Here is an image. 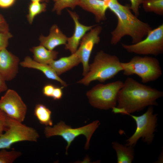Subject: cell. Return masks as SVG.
Segmentation results:
<instances>
[{"instance_id":"4","label":"cell","mask_w":163,"mask_h":163,"mask_svg":"<svg viewBox=\"0 0 163 163\" xmlns=\"http://www.w3.org/2000/svg\"><path fill=\"white\" fill-rule=\"evenodd\" d=\"M121 65L124 75H137L144 83L155 81L162 75L159 62L154 57L136 56Z\"/></svg>"},{"instance_id":"9","label":"cell","mask_w":163,"mask_h":163,"mask_svg":"<svg viewBox=\"0 0 163 163\" xmlns=\"http://www.w3.org/2000/svg\"><path fill=\"white\" fill-rule=\"evenodd\" d=\"M128 52L139 55L158 56L163 53V24L151 30L145 38L132 44L121 43Z\"/></svg>"},{"instance_id":"17","label":"cell","mask_w":163,"mask_h":163,"mask_svg":"<svg viewBox=\"0 0 163 163\" xmlns=\"http://www.w3.org/2000/svg\"><path fill=\"white\" fill-rule=\"evenodd\" d=\"M80 63V59L76 52L69 56L62 57L57 60H52L49 65L59 76Z\"/></svg>"},{"instance_id":"19","label":"cell","mask_w":163,"mask_h":163,"mask_svg":"<svg viewBox=\"0 0 163 163\" xmlns=\"http://www.w3.org/2000/svg\"><path fill=\"white\" fill-rule=\"evenodd\" d=\"M112 143L117 153L118 163H132L134 155L133 147L123 145L117 142Z\"/></svg>"},{"instance_id":"18","label":"cell","mask_w":163,"mask_h":163,"mask_svg":"<svg viewBox=\"0 0 163 163\" xmlns=\"http://www.w3.org/2000/svg\"><path fill=\"white\" fill-rule=\"evenodd\" d=\"M30 50L33 54L34 60L42 64H49L52 60L57 58L58 52L54 50H50L40 45L34 46Z\"/></svg>"},{"instance_id":"13","label":"cell","mask_w":163,"mask_h":163,"mask_svg":"<svg viewBox=\"0 0 163 163\" xmlns=\"http://www.w3.org/2000/svg\"><path fill=\"white\" fill-rule=\"evenodd\" d=\"M67 10L74 22L75 30L72 35L67 38L65 48L69 50L72 54L77 50L82 38L86 33L97 25L90 26L83 25L79 21V17L76 13L69 9Z\"/></svg>"},{"instance_id":"10","label":"cell","mask_w":163,"mask_h":163,"mask_svg":"<svg viewBox=\"0 0 163 163\" xmlns=\"http://www.w3.org/2000/svg\"><path fill=\"white\" fill-rule=\"evenodd\" d=\"M0 109L7 117L22 123L25 118L27 107L16 91L8 89L0 99Z\"/></svg>"},{"instance_id":"20","label":"cell","mask_w":163,"mask_h":163,"mask_svg":"<svg viewBox=\"0 0 163 163\" xmlns=\"http://www.w3.org/2000/svg\"><path fill=\"white\" fill-rule=\"evenodd\" d=\"M51 111L46 106L42 104H37L35 107L34 114L39 123L46 126H52Z\"/></svg>"},{"instance_id":"6","label":"cell","mask_w":163,"mask_h":163,"mask_svg":"<svg viewBox=\"0 0 163 163\" xmlns=\"http://www.w3.org/2000/svg\"><path fill=\"white\" fill-rule=\"evenodd\" d=\"M7 127L0 136V149H9L14 143L22 141L37 142L39 135L34 128L7 117Z\"/></svg>"},{"instance_id":"27","label":"cell","mask_w":163,"mask_h":163,"mask_svg":"<svg viewBox=\"0 0 163 163\" xmlns=\"http://www.w3.org/2000/svg\"><path fill=\"white\" fill-rule=\"evenodd\" d=\"M131 3V5L129 6L130 10H131L134 13V15L137 17L139 15V8L143 0H129Z\"/></svg>"},{"instance_id":"12","label":"cell","mask_w":163,"mask_h":163,"mask_svg":"<svg viewBox=\"0 0 163 163\" xmlns=\"http://www.w3.org/2000/svg\"><path fill=\"white\" fill-rule=\"evenodd\" d=\"M19 59L6 48L0 51V75L5 81L14 79L18 72Z\"/></svg>"},{"instance_id":"2","label":"cell","mask_w":163,"mask_h":163,"mask_svg":"<svg viewBox=\"0 0 163 163\" xmlns=\"http://www.w3.org/2000/svg\"><path fill=\"white\" fill-rule=\"evenodd\" d=\"M108 8L117 19V25L111 33L112 45H116L126 36L131 37L133 44L136 43L143 40L152 29L148 23L141 21L133 14L129 6L120 4L118 0H110Z\"/></svg>"},{"instance_id":"3","label":"cell","mask_w":163,"mask_h":163,"mask_svg":"<svg viewBox=\"0 0 163 163\" xmlns=\"http://www.w3.org/2000/svg\"><path fill=\"white\" fill-rule=\"evenodd\" d=\"M123 70L121 62L117 56L101 50L97 53L93 62L89 65L88 73L77 83L87 86L94 81L104 82Z\"/></svg>"},{"instance_id":"5","label":"cell","mask_w":163,"mask_h":163,"mask_svg":"<svg viewBox=\"0 0 163 163\" xmlns=\"http://www.w3.org/2000/svg\"><path fill=\"white\" fill-rule=\"evenodd\" d=\"M123 84L120 80L106 84H98L86 93L90 104L94 107L107 110L115 107L119 92Z\"/></svg>"},{"instance_id":"8","label":"cell","mask_w":163,"mask_h":163,"mask_svg":"<svg viewBox=\"0 0 163 163\" xmlns=\"http://www.w3.org/2000/svg\"><path fill=\"white\" fill-rule=\"evenodd\" d=\"M153 106H149L146 111L137 116L129 114L135 121L136 128L134 134L126 141V145L135 146L140 138L147 144L152 142L157 123V114L153 113Z\"/></svg>"},{"instance_id":"7","label":"cell","mask_w":163,"mask_h":163,"mask_svg":"<svg viewBox=\"0 0 163 163\" xmlns=\"http://www.w3.org/2000/svg\"><path fill=\"white\" fill-rule=\"evenodd\" d=\"M100 124L99 120H95L81 127L72 128L61 121L53 127L46 126L44 133L47 138L56 136H62L67 143L66 154L67 155V150L71 143L76 137L81 135H83L86 137L87 141L85 148L86 149H88L91 137Z\"/></svg>"},{"instance_id":"11","label":"cell","mask_w":163,"mask_h":163,"mask_svg":"<svg viewBox=\"0 0 163 163\" xmlns=\"http://www.w3.org/2000/svg\"><path fill=\"white\" fill-rule=\"evenodd\" d=\"M97 25L85 35L76 51L83 66V76L88 72L89 59L94 47L96 44H98L100 41L99 35L102 31V27Z\"/></svg>"},{"instance_id":"33","label":"cell","mask_w":163,"mask_h":163,"mask_svg":"<svg viewBox=\"0 0 163 163\" xmlns=\"http://www.w3.org/2000/svg\"><path fill=\"white\" fill-rule=\"evenodd\" d=\"M32 2H48L49 0H31Z\"/></svg>"},{"instance_id":"14","label":"cell","mask_w":163,"mask_h":163,"mask_svg":"<svg viewBox=\"0 0 163 163\" xmlns=\"http://www.w3.org/2000/svg\"><path fill=\"white\" fill-rule=\"evenodd\" d=\"M67 38L57 25L54 24L50 28L49 35L46 37L41 35L40 36L39 40L40 45L49 50H52L57 46L65 45L67 43Z\"/></svg>"},{"instance_id":"30","label":"cell","mask_w":163,"mask_h":163,"mask_svg":"<svg viewBox=\"0 0 163 163\" xmlns=\"http://www.w3.org/2000/svg\"><path fill=\"white\" fill-rule=\"evenodd\" d=\"M9 31L8 25L3 16L0 14V32Z\"/></svg>"},{"instance_id":"26","label":"cell","mask_w":163,"mask_h":163,"mask_svg":"<svg viewBox=\"0 0 163 163\" xmlns=\"http://www.w3.org/2000/svg\"><path fill=\"white\" fill-rule=\"evenodd\" d=\"M7 116L0 109V136L6 130L7 127Z\"/></svg>"},{"instance_id":"31","label":"cell","mask_w":163,"mask_h":163,"mask_svg":"<svg viewBox=\"0 0 163 163\" xmlns=\"http://www.w3.org/2000/svg\"><path fill=\"white\" fill-rule=\"evenodd\" d=\"M15 0H0V7L8 8L13 5Z\"/></svg>"},{"instance_id":"23","label":"cell","mask_w":163,"mask_h":163,"mask_svg":"<svg viewBox=\"0 0 163 163\" xmlns=\"http://www.w3.org/2000/svg\"><path fill=\"white\" fill-rule=\"evenodd\" d=\"M7 149H0V163H12L22 155L20 151Z\"/></svg>"},{"instance_id":"35","label":"cell","mask_w":163,"mask_h":163,"mask_svg":"<svg viewBox=\"0 0 163 163\" xmlns=\"http://www.w3.org/2000/svg\"><path fill=\"white\" fill-rule=\"evenodd\" d=\"M54 2H56V1L57 0H53Z\"/></svg>"},{"instance_id":"28","label":"cell","mask_w":163,"mask_h":163,"mask_svg":"<svg viewBox=\"0 0 163 163\" xmlns=\"http://www.w3.org/2000/svg\"><path fill=\"white\" fill-rule=\"evenodd\" d=\"M55 87L52 84H47L43 87L42 92L43 94L46 96L52 97L54 89Z\"/></svg>"},{"instance_id":"29","label":"cell","mask_w":163,"mask_h":163,"mask_svg":"<svg viewBox=\"0 0 163 163\" xmlns=\"http://www.w3.org/2000/svg\"><path fill=\"white\" fill-rule=\"evenodd\" d=\"M62 87L59 88L55 87L54 89L52 97L54 100H58L60 99L63 95Z\"/></svg>"},{"instance_id":"34","label":"cell","mask_w":163,"mask_h":163,"mask_svg":"<svg viewBox=\"0 0 163 163\" xmlns=\"http://www.w3.org/2000/svg\"><path fill=\"white\" fill-rule=\"evenodd\" d=\"M102 0L105 2L108 5V3L110 1V0Z\"/></svg>"},{"instance_id":"22","label":"cell","mask_w":163,"mask_h":163,"mask_svg":"<svg viewBox=\"0 0 163 163\" xmlns=\"http://www.w3.org/2000/svg\"><path fill=\"white\" fill-rule=\"evenodd\" d=\"M46 4L37 2H32L29 6L28 14L27 15L29 23H32L34 17L37 15L46 11Z\"/></svg>"},{"instance_id":"21","label":"cell","mask_w":163,"mask_h":163,"mask_svg":"<svg viewBox=\"0 0 163 163\" xmlns=\"http://www.w3.org/2000/svg\"><path fill=\"white\" fill-rule=\"evenodd\" d=\"M142 4L145 11L163 14V0H143Z\"/></svg>"},{"instance_id":"16","label":"cell","mask_w":163,"mask_h":163,"mask_svg":"<svg viewBox=\"0 0 163 163\" xmlns=\"http://www.w3.org/2000/svg\"><path fill=\"white\" fill-rule=\"evenodd\" d=\"M78 5L93 13L97 22L106 19V12L108 9V5L102 0H80Z\"/></svg>"},{"instance_id":"24","label":"cell","mask_w":163,"mask_h":163,"mask_svg":"<svg viewBox=\"0 0 163 163\" xmlns=\"http://www.w3.org/2000/svg\"><path fill=\"white\" fill-rule=\"evenodd\" d=\"M80 0H57L55 2L53 9L59 15L60 14L64 8H70L73 9L78 5Z\"/></svg>"},{"instance_id":"32","label":"cell","mask_w":163,"mask_h":163,"mask_svg":"<svg viewBox=\"0 0 163 163\" xmlns=\"http://www.w3.org/2000/svg\"><path fill=\"white\" fill-rule=\"evenodd\" d=\"M5 82L6 81L0 75V94L8 90L7 86Z\"/></svg>"},{"instance_id":"1","label":"cell","mask_w":163,"mask_h":163,"mask_svg":"<svg viewBox=\"0 0 163 163\" xmlns=\"http://www.w3.org/2000/svg\"><path fill=\"white\" fill-rule=\"evenodd\" d=\"M163 96L162 91L128 77L119 92L117 106L112 111L129 115L141 111L148 106H158L157 100Z\"/></svg>"},{"instance_id":"25","label":"cell","mask_w":163,"mask_h":163,"mask_svg":"<svg viewBox=\"0 0 163 163\" xmlns=\"http://www.w3.org/2000/svg\"><path fill=\"white\" fill-rule=\"evenodd\" d=\"M12 36L8 31L0 32V51L6 48L8 44V40Z\"/></svg>"},{"instance_id":"15","label":"cell","mask_w":163,"mask_h":163,"mask_svg":"<svg viewBox=\"0 0 163 163\" xmlns=\"http://www.w3.org/2000/svg\"><path fill=\"white\" fill-rule=\"evenodd\" d=\"M22 67L32 68L41 71L48 79L57 81L63 87H67L66 83L57 75L55 70L49 65L38 62L29 56H26L24 60L20 62Z\"/></svg>"}]
</instances>
